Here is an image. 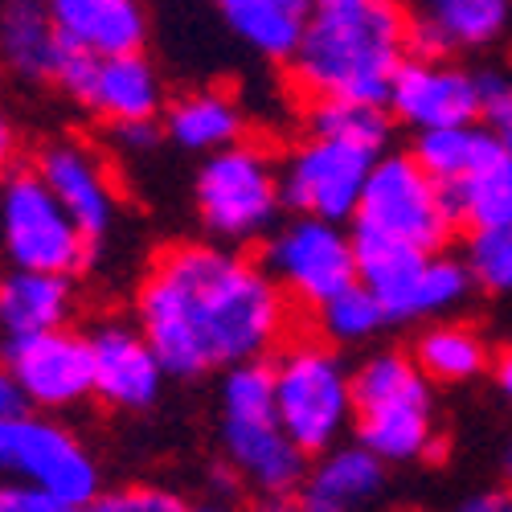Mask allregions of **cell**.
<instances>
[{"label": "cell", "instance_id": "obj_41", "mask_svg": "<svg viewBox=\"0 0 512 512\" xmlns=\"http://www.w3.org/2000/svg\"><path fill=\"white\" fill-rule=\"evenodd\" d=\"M508 508H512V496H508Z\"/></svg>", "mask_w": 512, "mask_h": 512}, {"label": "cell", "instance_id": "obj_11", "mask_svg": "<svg viewBox=\"0 0 512 512\" xmlns=\"http://www.w3.org/2000/svg\"><path fill=\"white\" fill-rule=\"evenodd\" d=\"M259 246H263L259 263L287 291V300L295 308L316 312L336 291H345L361 279L357 234H349L345 222L291 213V222L275 226Z\"/></svg>", "mask_w": 512, "mask_h": 512}, {"label": "cell", "instance_id": "obj_15", "mask_svg": "<svg viewBox=\"0 0 512 512\" xmlns=\"http://www.w3.org/2000/svg\"><path fill=\"white\" fill-rule=\"evenodd\" d=\"M484 103V82L480 74L455 66L451 58H426L410 54L394 82H390V115L394 123L410 127V132H435V127H459L476 123Z\"/></svg>", "mask_w": 512, "mask_h": 512}, {"label": "cell", "instance_id": "obj_18", "mask_svg": "<svg viewBox=\"0 0 512 512\" xmlns=\"http://www.w3.org/2000/svg\"><path fill=\"white\" fill-rule=\"evenodd\" d=\"M512 29V0H422L410 13V54L451 58L488 50Z\"/></svg>", "mask_w": 512, "mask_h": 512}, {"label": "cell", "instance_id": "obj_24", "mask_svg": "<svg viewBox=\"0 0 512 512\" xmlns=\"http://www.w3.org/2000/svg\"><path fill=\"white\" fill-rule=\"evenodd\" d=\"M160 127L177 148L205 156V152H218V148L242 140L246 119H242V107L234 95L205 87V91H189L168 103L160 115Z\"/></svg>", "mask_w": 512, "mask_h": 512}, {"label": "cell", "instance_id": "obj_20", "mask_svg": "<svg viewBox=\"0 0 512 512\" xmlns=\"http://www.w3.org/2000/svg\"><path fill=\"white\" fill-rule=\"evenodd\" d=\"M66 50L136 54L148 41V13L140 0H46Z\"/></svg>", "mask_w": 512, "mask_h": 512}, {"label": "cell", "instance_id": "obj_6", "mask_svg": "<svg viewBox=\"0 0 512 512\" xmlns=\"http://www.w3.org/2000/svg\"><path fill=\"white\" fill-rule=\"evenodd\" d=\"M193 205L205 238L242 250L263 242L287 209L275 156L246 140L205 152L193 181Z\"/></svg>", "mask_w": 512, "mask_h": 512}, {"label": "cell", "instance_id": "obj_7", "mask_svg": "<svg viewBox=\"0 0 512 512\" xmlns=\"http://www.w3.org/2000/svg\"><path fill=\"white\" fill-rule=\"evenodd\" d=\"M349 226L361 238H386L418 250H447L459 230V218L451 209L447 189L426 173L414 148L410 152L386 148L361 189Z\"/></svg>", "mask_w": 512, "mask_h": 512}, {"label": "cell", "instance_id": "obj_12", "mask_svg": "<svg viewBox=\"0 0 512 512\" xmlns=\"http://www.w3.org/2000/svg\"><path fill=\"white\" fill-rule=\"evenodd\" d=\"M377 156L381 152L369 144L308 132L279 164L283 205L291 213H312V218L328 222H353Z\"/></svg>", "mask_w": 512, "mask_h": 512}, {"label": "cell", "instance_id": "obj_13", "mask_svg": "<svg viewBox=\"0 0 512 512\" xmlns=\"http://www.w3.org/2000/svg\"><path fill=\"white\" fill-rule=\"evenodd\" d=\"M54 87L74 99L82 111L111 123H140V119H160L168 99L156 66L136 54H87V50H66L54 74Z\"/></svg>", "mask_w": 512, "mask_h": 512}, {"label": "cell", "instance_id": "obj_26", "mask_svg": "<svg viewBox=\"0 0 512 512\" xmlns=\"http://www.w3.org/2000/svg\"><path fill=\"white\" fill-rule=\"evenodd\" d=\"M414 361L435 386H463V381H476L492 369V349L472 324L443 316L418 332Z\"/></svg>", "mask_w": 512, "mask_h": 512}, {"label": "cell", "instance_id": "obj_36", "mask_svg": "<svg viewBox=\"0 0 512 512\" xmlns=\"http://www.w3.org/2000/svg\"><path fill=\"white\" fill-rule=\"evenodd\" d=\"M467 508H472V512H504L508 496H472V500H467Z\"/></svg>", "mask_w": 512, "mask_h": 512}, {"label": "cell", "instance_id": "obj_22", "mask_svg": "<svg viewBox=\"0 0 512 512\" xmlns=\"http://www.w3.org/2000/svg\"><path fill=\"white\" fill-rule=\"evenodd\" d=\"M74 275L5 267L0 271V336H29L62 328L74 316Z\"/></svg>", "mask_w": 512, "mask_h": 512}, {"label": "cell", "instance_id": "obj_34", "mask_svg": "<svg viewBox=\"0 0 512 512\" xmlns=\"http://www.w3.org/2000/svg\"><path fill=\"white\" fill-rule=\"evenodd\" d=\"M17 410H25V398H21V390H17V381H13L9 365H5V357H0V418L17 414Z\"/></svg>", "mask_w": 512, "mask_h": 512}, {"label": "cell", "instance_id": "obj_33", "mask_svg": "<svg viewBox=\"0 0 512 512\" xmlns=\"http://www.w3.org/2000/svg\"><path fill=\"white\" fill-rule=\"evenodd\" d=\"M17 152H21L17 127H13V119L5 115V107H0V181H5L9 173H17Z\"/></svg>", "mask_w": 512, "mask_h": 512}, {"label": "cell", "instance_id": "obj_2", "mask_svg": "<svg viewBox=\"0 0 512 512\" xmlns=\"http://www.w3.org/2000/svg\"><path fill=\"white\" fill-rule=\"evenodd\" d=\"M410 58V13L398 0L316 5L295 50L283 58L291 87L312 99L386 103L398 66Z\"/></svg>", "mask_w": 512, "mask_h": 512}, {"label": "cell", "instance_id": "obj_23", "mask_svg": "<svg viewBox=\"0 0 512 512\" xmlns=\"http://www.w3.org/2000/svg\"><path fill=\"white\" fill-rule=\"evenodd\" d=\"M447 197L463 230H488L512 222V152L496 132L472 160V168L447 185Z\"/></svg>", "mask_w": 512, "mask_h": 512}, {"label": "cell", "instance_id": "obj_40", "mask_svg": "<svg viewBox=\"0 0 512 512\" xmlns=\"http://www.w3.org/2000/svg\"><path fill=\"white\" fill-rule=\"evenodd\" d=\"M504 148H508V152H512V140H508V144H504Z\"/></svg>", "mask_w": 512, "mask_h": 512}, {"label": "cell", "instance_id": "obj_32", "mask_svg": "<svg viewBox=\"0 0 512 512\" xmlns=\"http://www.w3.org/2000/svg\"><path fill=\"white\" fill-rule=\"evenodd\" d=\"M164 136V127H156V119H140V123H111V140L123 152H148L156 148V140Z\"/></svg>", "mask_w": 512, "mask_h": 512}, {"label": "cell", "instance_id": "obj_14", "mask_svg": "<svg viewBox=\"0 0 512 512\" xmlns=\"http://www.w3.org/2000/svg\"><path fill=\"white\" fill-rule=\"evenodd\" d=\"M5 365L29 410L62 414L95 398L91 336L74 332L70 324L5 340Z\"/></svg>", "mask_w": 512, "mask_h": 512}, {"label": "cell", "instance_id": "obj_10", "mask_svg": "<svg viewBox=\"0 0 512 512\" xmlns=\"http://www.w3.org/2000/svg\"><path fill=\"white\" fill-rule=\"evenodd\" d=\"M95 242L78 230L37 168H17L0 181V259L5 267H33L78 275L91 267Z\"/></svg>", "mask_w": 512, "mask_h": 512}, {"label": "cell", "instance_id": "obj_1", "mask_svg": "<svg viewBox=\"0 0 512 512\" xmlns=\"http://www.w3.org/2000/svg\"><path fill=\"white\" fill-rule=\"evenodd\" d=\"M287 291L259 259L226 242L160 250L136 295V324L168 377H205L242 361H267L291 328Z\"/></svg>", "mask_w": 512, "mask_h": 512}, {"label": "cell", "instance_id": "obj_38", "mask_svg": "<svg viewBox=\"0 0 512 512\" xmlns=\"http://www.w3.org/2000/svg\"><path fill=\"white\" fill-rule=\"evenodd\" d=\"M312 5H353V0H312Z\"/></svg>", "mask_w": 512, "mask_h": 512}, {"label": "cell", "instance_id": "obj_19", "mask_svg": "<svg viewBox=\"0 0 512 512\" xmlns=\"http://www.w3.org/2000/svg\"><path fill=\"white\" fill-rule=\"evenodd\" d=\"M386 459L365 443H336L312 455L295 504L308 512H357L386 496Z\"/></svg>", "mask_w": 512, "mask_h": 512}, {"label": "cell", "instance_id": "obj_27", "mask_svg": "<svg viewBox=\"0 0 512 512\" xmlns=\"http://www.w3.org/2000/svg\"><path fill=\"white\" fill-rule=\"evenodd\" d=\"M394 320L386 312V304L377 300V295L357 279L353 287L336 291L328 304L316 308V328L328 345L336 349H349V345H369L373 336H381Z\"/></svg>", "mask_w": 512, "mask_h": 512}, {"label": "cell", "instance_id": "obj_31", "mask_svg": "<svg viewBox=\"0 0 512 512\" xmlns=\"http://www.w3.org/2000/svg\"><path fill=\"white\" fill-rule=\"evenodd\" d=\"M480 82H484L480 123H488L492 132L508 144V140H512V78H508V74H496V70H484Z\"/></svg>", "mask_w": 512, "mask_h": 512}, {"label": "cell", "instance_id": "obj_21", "mask_svg": "<svg viewBox=\"0 0 512 512\" xmlns=\"http://www.w3.org/2000/svg\"><path fill=\"white\" fill-rule=\"evenodd\" d=\"M66 41L46 0H0V70L25 87L54 82Z\"/></svg>", "mask_w": 512, "mask_h": 512}, {"label": "cell", "instance_id": "obj_3", "mask_svg": "<svg viewBox=\"0 0 512 512\" xmlns=\"http://www.w3.org/2000/svg\"><path fill=\"white\" fill-rule=\"evenodd\" d=\"M222 410V455L250 496L263 504H291L308 476L304 447L287 435L275 410V377L267 361H242L222 369L218 386Z\"/></svg>", "mask_w": 512, "mask_h": 512}, {"label": "cell", "instance_id": "obj_25", "mask_svg": "<svg viewBox=\"0 0 512 512\" xmlns=\"http://www.w3.org/2000/svg\"><path fill=\"white\" fill-rule=\"evenodd\" d=\"M213 9L246 50L283 62L316 5L312 0H213Z\"/></svg>", "mask_w": 512, "mask_h": 512}, {"label": "cell", "instance_id": "obj_4", "mask_svg": "<svg viewBox=\"0 0 512 512\" xmlns=\"http://www.w3.org/2000/svg\"><path fill=\"white\" fill-rule=\"evenodd\" d=\"M435 381L414 361V353H373L353 373L357 394V422L353 439L365 443L373 455L394 463H418L435 455Z\"/></svg>", "mask_w": 512, "mask_h": 512}, {"label": "cell", "instance_id": "obj_8", "mask_svg": "<svg viewBox=\"0 0 512 512\" xmlns=\"http://www.w3.org/2000/svg\"><path fill=\"white\" fill-rule=\"evenodd\" d=\"M361 283L386 304L394 324H431L459 312L476 291L467 259L447 250H418L386 238L357 234Z\"/></svg>", "mask_w": 512, "mask_h": 512}, {"label": "cell", "instance_id": "obj_28", "mask_svg": "<svg viewBox=\"0 0 512 512\" xmlns=\"http://www.w3.org/2000/svg\"><path fill=\"white\" fill-rule=\"evenodd\" d=\"M308 132L320 136H345L386 152L394 140V115L386 103H361V99H312L308 103Z\"/></svg>", "mask_w": 512, "mask_h": 512}, {"label": "cell", "instance_id": "obj_17", "mask_svg": "<svg viewBox=\"0 0 512 512\" xmlns=\"http://www.w3.org/2000/svg\"><path fill=\"white\" fill-rule=\"evenodd\" d=\"M91 361H95V398L111 410H148L164 394V361L152 349L140 324L107 320L91 332Z\"/></svg>", "mask_w": 512, "mask_h": 512}, {"label": "cell", "instance_id": "obj_37", "mask_svg": "<svg viewBox=\"0 0 512 512\" xmlns=\"http://www.w3.org/2000/svg\"><path fill=\"white\" fill-rule=\"evenodd\" d=\"M13 492H17L13 480H0V512H17L13 508Z\"/></svg>", "mask_w": 512, "mask_h": 512}, {"label": "cell", "instance_id": "obj_9", "mask_svg": "<svg viewBox=\"0 0 512 512\" xmlns=\"http://www.w3.org/2000/svg\"><path fill=\"white\" fill-rule=\"evenodd\" d=\"M0 480L50 492L62 512L95 508L103 496V476L87 443L46 410L29 406L0 418Z\"/></svg>", "mask_w": 512, "mask_h": 512}, {"label": "cell", "instance_id": "obj_16", "mask_svg": "<svg viewBox=\"0 0 512 512\" xmlns=\"http://www.w3.org/2000/svg\"><path fill=\"white\" fill-rule=\"evenodd\" d=\"M33 168L46 177L54 197L78 222V230L95 246H103L119 222V193H115L107 164L78 140H50V144L37 148Z\"/></svg>", "mask_w": 512, "mask_h": 512}, {"label": "cell", "instance_id": "obj_39", "mask_svg": "<svg viewBox=\"0 0 512 512\" xmlns=\"http://www.w3.org/2000/svg\"><path fill=\"white\" fill-rule=\"evenodd\" d=\"M504 467H508V476H512V451H508V459H504Z\"/></svg>", "mask_w": 512, "mask_h": 512}, {"label": "cell", "instance_id": "obj_35", "mask_svg": "<svg viewBox=\"0 0 512 512\" xmlns=\"http://www.w3.org/2000/svg\"><path fill=\"white\" fill-rule=\"evenodd\" d=\"M492 377H496V390L512 402V345L500 357H492Z\"/></svg>", "mask_w": 512, "mask_h": 512}, {"label": "cell", "instance_id": "obj_5", "mask_svg": "<svg viewBox=\"0 0 512 512\" xmlns=\"http://www.w3.org/2000/svg\"><path fill=\"white\" fill-rule=\"evenodd\" d=\"M275 377V410L287 435L304 447V455H320L353 435L357 394L353 373L340 361L328 340H291L271 353Z\"/></svg>", "mask_w": 512, "mask_h": 512}, {"label": "cell", "instance_id": "obj_30", "mask_svg": "<svg viewBox=\"0 0 512 512\" xmlns=\"http://www.w3.org/2000/svg\"><path fill=\"white\" fill-rule=\"evenodd\" d=\"M95 508H103V512H181L185 496L164 492V488H119V492H103L95 500Z\"/></svg>", "mask_w": 512, "mask_h": 512}, {"label": "cell", "instance_id": "obj_29", "mask_svg": "<svg viewBox=\"0 0 512 512\" xmlns=\"http://www.w3.org/2000/svg\"><path fill=\"white\" fill-rule=\"evenodd\" d=\"M463 259H467V267H472V279H476L480 291L512 295V222L472 230L467 234Z\"/></svg>", "mask_w": 512, "mask_h": 512}]
</instances>
